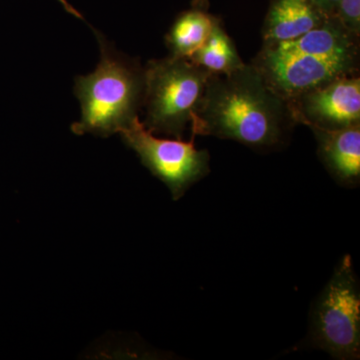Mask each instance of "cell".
Returning a JSON list of instances; mask_svg holds the SVG:
<instances>
[{
    "mask_svg": "<svg viewBox=\"0 0 360 360\" xmlns=\"http://www.w3.org/2000/svg\"><path fill=\"white\" fill-rule=\"evenodd\" d=\"M290 104L257 68L243 65L229 75H212L191 134L231 139L255 148L276 146L295 124Z\"/></svg>",
    "mask_w": 360,
    "mask_h": 360,
    "instance_id": "cell-1",
    "label": "cell"
},
{
    "mask_svg": "<svg viewBox=\"0 0 360 360\" xmlns=\"http://www.w3.org/2000/svg\"><path fill=\"white\" fill-rule=\"evenodd\" d=\"M359 61V37L333 16L297 39L264 42L252 65L290 103L336 78L356 75Z\"/></svg>",
    "mask_w": 360,
    "mask_h": 360,
    "instance_id": "cell-2",
    "label": "cell"
},
{
    "mask_svg": "<svg viewBox=\"0 0 360 360\" xmlns=\"http://www.w3.org/2000/svg\"><path fill=\"white\" fill-rule=\"evenodd\" d=\"M101 61L94 72L75 78V94L82 118L71 125L73 134L108 137L120 134L136 117L143 103L144 68L115 51L96 32Z\"/></svg>",
    "mask_w": 360,
    "mask_h": 360,
    "instance_id": "cell-3",
    "label": "cell"
},
{
    "mask_svg": "<svg viewBox=\"0 0 360 360\" xmlns=\"http://www.w3.org/2000/svg\"><path fill=\"white\" fill-rule=\"evenodd\" d=\"M212 73L189 58L169 56L144 68L143 125L153 134L181 139L191 127Z\"/></svg>",
    "mask_w": 360,
    "mask_h": 360,
    "instance_id": "cell-4",
    "label": "cell"
},
{
    "mask_svg": "<svg viewBox=\"0 0 360 360\" xmlns=\"http://www.w3.org/2000/svg\"><path fill=\"white\" fill-rule=\"evenodd\" d=\"M317 347L340 359H359L360 295L349 255L341 260L319 296L312 316Z\"/></svg>",
    "mask_w": 360,
    "mask_h": 360,
    "instance_id": "cell-5",
    "label": "cell"
},
{
    "mask_svg": "<svg viewBox=\"0 0 360 360\" xmlns=\"http://www.w3.org/2000/svg\"><path fill=\"white\" fill-rule=\"evenodd\" d=\"M120 135L139 156L142 165L167 184L174 200L210 174V155L195 148V135L191 134V141L158 139L146 129L139 116Z\"/></svg>",
    "mask_w": 360,
    "mask_h": 360,
    "instance_id": "cell-6",
    "label": "cell"
},
{
    "mask_svg": "<svg viewBox=\"0 0 360 360\" xmlns=\"http://www.w3.org/2000/svg\"><path fill=\"white\" fill-rule=\"evenodd\" d=\"M296 123L323 129L360 125V78H336L288 103Z\"/></svg>",
    "mask_w": 360,
    "mask_h": 360,
    "instance_id": "cell-7",
    "label": "cell"
},
{
    "mask_svg": "<svg viewBox=\"0 0 360 360\" xmlns=\"http://www.w3.org/2000/svg\"><path fill=\"white\" fill-rule=\"evenodd\" d=\"M324 165L340 184H355L360 177V125L341 129L310 127Z\"/></svg>",
    "mask_w": 360,
    "mask_h": 360,
    "instance_id": "cell-8",
    "label": "cell"
},
{
    "mask_svg": "<svg viewBox=\"0 0 360 360\" xmlns=\"http://www.w3.org/2000/svg\"><path fill=\"white\" fill-rule=\"evenodd\" d=\"M328 18L311 0H271L262 37L264 42L295 39Z\"/></svg>",
    "mask_w": 360,
    "mask_h": 360,
    "instance_id": "cell-9",
    "label": "cell"
},
{
    "mask_svg": "<svg viewBox=\"0 0 360 360\" xmlns=\"http://www.w3.org/2000/svg\"><path fill=\"white\" fill-rule=\"evenodd\" d=\"M219 20L200 7L180 13L165 35L170 56L191 58L205 44Z\"/></svg>",
    "mask_w": 360,
    "mask_h": 360,
    "instance_id": "cell-10",
    "label": "cell"
},
{
    "mask_svg": "<svg viewBox=\"0 0 360 360\" xmlns=\"http://www.w3.org/2000/svg\"><path fill=\"white\" fill-rule=\"evenodd\" d=\"M189 59L212 75H229L245 65L220 20L203 46Z\"/></svg>",
    "mask_w": 360,
    "mask_h": 360,
    "instance_id": "cell-11",
    "label": "cell"
},
{
    "mask_svg": "<svg viewBox=\"0 0 360 360\" xmlns=\"http://www.w3.org/2000/svg\"><path fill=\"white\" fill-rule=\"evenodd\" d=\"M335 16L348 32L359 37L360 0H340Z\"/></svg>",
    "mask_w": 360,
    "mask_h": 360,
    "instance_id": "cell-12",
    "label": "cell"
},
{
    "mask_svg": "<svg viewBox=\"0 0 360 360\" xmlns=\"http://www.w3.org/2000/svg\"><path fill=\"white\" fill-rule=\"evenodd\" d=\"M319 9L328 18L336 15L340 0H311Z\"/></svg>",
    "mask_w": 360,
    "mask_h": 360,
    "instance_id": "cell-13",
    "label": "cell"
},
{
    "mask_svg": "<svg viewBox=\"0 0 360 360\" xmlns=\"http://www.w3.org/2000/svg\"><path fill=\"white\" fill-rule=\"evenodd\" d=\"M59 4H61V6H63V8L65 9L66 11H68V13L72 14L73 16H75V18H79V20H84V16L82 15L77 9L75 8L70 2L68 1V0H58Z\"/></svg>",
    "mask_w": 360,
    "mask_h": 360,
    "instance_id": "cell-14",
    "label": "cell"
}]
</instances>
